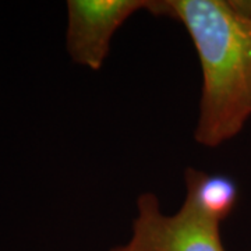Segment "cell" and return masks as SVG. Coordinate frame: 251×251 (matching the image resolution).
<instances>
[{
	"mask_svg": "<svg viewBox=\"0 0 251 251\" xmlns=\"http://www.w3.org/2000/svg\"><path fill=\"white\" fill-rule=\"evenodd\" d=\"M187 31L201 67L194 140L215 148L251 117V0H165Z\"/></svg>",
	"mask_w": 251,
	"mask_h": 251,
	"instance_id": "obj_1",
	"label": "cell"
},
{
	"mask_svg": "<svg viewBox=\"0 0 251 251\" xmlns=\"http://www.w3.org/2000/svg\"><path fill=\"white\" fill-rule=\"evenodd\" d=\"M109 251H226L221 224L200 215L183 201L177 212L162 211L159 198L143 193L137 198L131 236Z\"/></svg>",
	"mask_w": 251,
	"mask_h": 251,
	"instance_id": "obj_2",
	"label": "cell"
},
{
	"mask_svg": "<svg viewBox=\"0 0 251 251\" xmlns=\"http://www.w3.org/2000/svg\"><path fill=\"white\" fill-rule=\"evenodd\" d=\"M66 50L73 63L98 72L119 28L135 13L166 17L165 0H69Z\"/></svg>",
	"mask_w": 251,
	"mask_h": 251,
	"instance_id": "obj_3",
	"label": "cell"
},
{
	"mask_svg": "<svg viewBox=\"0 0 251 251\" xmlns=\"http://www.w3.org/2000/svg\"><path fill=\"white\" fill-rule=\"evenodd\" d=\"M184 202L214 222L222 224L237 205L239 186L227 175L187 168L184 172Z\"/></svg>",
	"mask_w": 251,
	"mask_h": 251,
	"instance_id": "obj_4",
	"label": "cell"
}]
</instances>
